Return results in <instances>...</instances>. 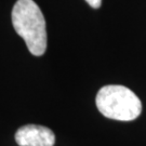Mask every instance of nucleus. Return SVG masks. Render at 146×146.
I'll use <instances>...</instances> for the list:
<instances>
[{
  "label": "nucleus",
  "mask_w": 146,
  "mask_h": 146,
  "mask_svg": "<svg viewBox=\"0 0 146 146\" xmlns=\"http://www.w3.org/2000/svg\"><path fill=\"white\" fill-rule=\"evenodd\" d=\"M95 103L102 115L119 121L136 119L142 111L140 99L123 86L110 84L101 88L96 94Z\"/></svg>",
  "instance_id": "2"
},
{
  "label": "nucleus",
  "mask_w": 146,
  "mask_h": 146,
  "mask_svg": "<svg viewBox=\"0 0 146 146\" xmlns=\"http://www.w3.org/2000/svg\"><path fill=\"white\" fill-rule=\"evenodd\" d=\"M86 2H88V5L93 9H99L102 5V0H86Z\"/></svg>",
  "instance_id": "4"
},
{
  "label": "nucleus",
  "mask_w": 146,
  "mask_h": 146,
  "mask_svg": "<svg viewBox=\"0 0 146 146\" xmlns=\"http://www.w3.org/2000/svg\"><path fill=\"white\" fill-rule=\"evenodd\" d=\"M11 17L14 31L24 39L28 51L35 56L43 55L47 50V29L38 5L34 0H17Z\"/></svg>",
  "instance_id": "1"
},
{
  "label": "nucleus",
  "mask_w": 146,
  "mask_h": 146,
  "mask_svg": "<svg viewBox=\"0 0 146 146\" xmlns=\"http://www.w3.org/2000/svg\"><path fill=\"white\" fill-rule=\"evenodd\" d=\"M15 141L19 146H54L55 135L47 127L26 125L16 131Z\"/></svg>",
  "instance_id": "3"
}]
</instances>
